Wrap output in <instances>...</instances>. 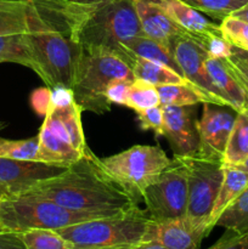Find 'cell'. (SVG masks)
Segmentation results:
<instances>
[{
	"label": "cell",
	"mask_w": 248,
	"mask_h": 249,
	"mask_svg": "<svg viewBox=\"0 0 248 249\" xmlns=\"http://www.w3.org/2000/svg\"><path fill=\"white\" fill-rule=\"evenodd\" d=\"M27 41L35 70L49 89L72 88L83 49L75 40V2L26 0Z\"/></svg>",
	"instance_id": "cell-1"
},
{
	"label": "cell",
	"mask_w": 248,
	"mask_h": 249,
	"mask_svg": "<svg viewBox=\"0 0 248 249\" xmlns=\"http://www.w3.org/2000/svg\"><path fill=\"white\" fill-rule=\"evenodd\" d=\"M28 191L72 211L101 215H113L138 206L101 169L90 151L61 174L38 182Z\"/></svg>",
	"instance_id": "cell-2"
},
{
	"label": "cell",
	"mask_w": 248,
	"mask_h": 249,
	"mask_svg": "<svg viewBox=\"0 0 248 249\" xmlns=\"http://www.w3.org/2000/svg\"><path fill=\"white\" fill-rule=\"evenodd\" d=\"M74 36L85 53H114L133 65V58L124 46L143 36L134 0L75 2Z\"/></svg>",
	"instance_id": "cell-3"
},
{
	"label": "cell",
	"mask_w": 248,
	"mask_h": 249,
	"mask_svg": "<svg viewBox=\"0 0 248 249\" xmlns=\"http://www.w3.org/2000/svg\"><path fill=\"white\" fill-rule=\"evenodd\" d=\"M151 219L138 206L56 230L74 249H134L143 241Z\"/></svg>",
	"instance_id": "cell-4"
},
{
	"label": "cell",
	"mask_w": 248,
	"mask_h": 249,
	"mask_svg": "<svg viewBox=\"0 0 248 249\" xmlns=\"http://www.w3.org/2000/svg\"><path fill=\"white\" fill-rule=\"evenodd\" d=\"M102 216L108 215L72 211L29 191L5 195L0 199V230L11 232L21 233L33 229L60 230Z\"/></svg>",
	"instance_id": "cell-5"
},
{
	"label": "cell",
	"mask_w": 248,
	"mask_h": 249,
	"mask_svg": "<svg viewBox=\"0 0 248 249\" xmlns=\"http://www.w3.org/2000/svg\"><path fill=\"white\" fill-rule=\"evenodd\" d=\"M116 80H135L131 65L125 58L109 53L83 51L71 88L75 104L82 112L106 113L112 106L106 91Z\"/></svg>",
	"instance_id": "cell-6"
},
{
	"label": "cell",
	"mask_w": 248,
	"mask_h": 249,
	"mask_svg": "<svg viewBox=\"0 0 248 249\" xmlns=\"http://www.w3.org/2000/svg\"><path fill=\"white\" fill-rule=\"evenodd\" d=\"M80 114L74 100L66 106L51 105L38 134V162L67 168L89 153Z\"/></svg>",
	"instance_id": "cell-7"
},
{
	"label": "cell",
	"mask_w": 248,
	"mask_h": 249,
	"mask_svg": "<svg viewBox=\"0 0 248 249\" xmlns=\"http://www.w3.org/2000/svg\"><path fill=\"white\" fill-rule=\"evenodd\" d=\"M96 160L101 169L136 203L172 162L159 146L148 145H135Z\"/></svg>",
	"instance_id": "cell-8"
},
{
	"label": "cell",
	"mask_w": 248,
	"mask_h": 249,
	"mask_svg": "<svg viewBox=\"0 0 248 249\" xmlns=\"http://www.w3.org/2000/svg\"><path fill=\"white\" fill-rule=\"evenodd\" d=\"M181 157L187 168L186 215L212 231L211 214L223 182V160L203 157L197 152Z\"/></svg>",
	"instance_id": "cell-9"
},
{
	"label": "cell",
	"mask_w": 248,
	"mask_h": 249,
	"mask_svg": "<svg viewBox=\"0 0 248 249\" xmlns=\"http://www.w3.org/2000/svg\"><path fill=\"white\" fill-rule=\"evenodd\" d=\"M151 220L164 221L186 215L189 190L187 168L181 156H174L170 164L142 195Z\"/></svg>",
	"instance_id": "cell-10"
},
{
	"label": "cell",
	"mask_w": 248,
	"mask_h": 249,
	"mask_svg": "<svg viewBox=\"0 0 248 249\" xmlns=\"http://www.w3.org/2000/svg\"><path fill=\"white\" fill-rule=\"evenodd\" d=\"M237 112L229 106L203 104L202 118L196 122L198 151L203 157L223 160Z\"/></svg>",
	"instance_id": "cell-11"
},
{
	"label": "cell",
	"mask_w": 248,
	"mask_h": 249,
	"mask_svg": "<svg viewBox=\"0 0 248 249\" xmlns=\"http://www.w3.org/2000/svg\"><path fill=\"white\" fill-rule=\"evenodd\" d=\"M173 56L181 70L182 75L195 87L206 92L213 100L214 105L229 106L223 94L214 85L206 68V60L209 56L208 53L197 41L189 36L177 39L173 46Z\"/></svg>",
	"instance_id": "cell-12"
},
{
	"label": "cell",
	"mask_w": 248,
	"mask_h": 249,
	"mask_svg": "<svg viewBox=\"0 0 248 249\" xmlns=\"http://www.w3.org/2000/svg\"><path fill=\"white\" fill-rule=\"evenodd\" d=\"M211 231L187 215L148 224L143 241H156L168 249H199Z\"/></svg>",
	"instance_id": "cell-13"
},
{
	"label": "cell",
	"mask_w": 248,
	"mask_h": 249,
	"mask_svg": "<svg viewBox=\"0 0 248 249\" xmlns=\"http://www.w3.org/2000/svg\"><path fill=\"white\" fill-rule=\"evenodd\" d=\"M66 168L40 162L16 160L0 157V189L5 195H16L31 190L45 179L61 174Z\"/></svg>",
	"instance_id": "cell-14"
},
{
	"label": "cell",
	"mask_w": 248,
	"mask_h": 249,
	"mask_svg": "<svg viewBox=\"0 0 248 249\" xmlns=\"http://www.w3.org/2000/svg\"><path fill=\"white\" fill-rule=\"evenodd\" d=\"M192 106H162L164 113V133L174 156L191 155L198 151V133Z\"/></svg>",
	"instance_id": "cell-15"
},
{
	"label": "cell",
	"mask_w": 248,
	"mask_h": 249,
	"mask_svg": "<svg viewBox=\"0 0 248 249\" xmlns=\"http://www.w3.org/2000/svg\"><path fill=\"white\" fill-rule=\"evenodd\" d=\"M136 14L143 36L157 41L172 51L177 39L189 36L185 29L177 26L163 10L148 0H134Z\"/></svg>",
	"instance_id": "cell-16"
},
{
	"label": "cell",
	"mask_w": 248,
	"mask_h": 249,
	"mask_svg": "<svg viewBox=\"0 0 248 249\" xmlns=\"http://www.w3.org/2000/svg\"><path fill=\"white\" fill-rule=\"evenodd\" d=\"M148 1L163 10L202 48L206 46L209 39L221 34L219 24L209 21L203 16V14L182 2L181 0H148Z\"/></svg>",
	"instance_id": "cell-17"
},
{
	"label": "cell",
	"mask_w": 248,
	"mask_h": 249,
	"mask_svg": "<svg viewBox=\"0 0 248 249\" xmlns=\"http://www.w3.org/2000/svg\"><path fill=\"white\" fill-rule=\"evenodd\" d=\"M206 68L213 80L214 85L223 94L229 106L236 112L248 107V97L236 78L231 73L224 58L208 56L206 60Z\"/></svg>",
	"instance_id": "cell-18"
},
{
	"label": "cell",
	"mask_w": 248,
	"mask_h": 249,
	"mask_svg": "<svg viewBox=\"0 0 248 249\" xmlns=\"http://www.w3.org/2000/svg\"><path fill=\"white\" fill-rule=\"evenodd\" d=\"M247 186V170L241 168L240 165H224L223 182L211 214V224L213 228H215V223L221 213L242 194Z\"/></svg>",
	"instance_id": "cell-19"
},
{
	"label": "cell",
	"mask_w": 248,
	"mask_h": 249,
	"mask_svg": "<svg viewBox=\"0 0 248 249\" xmlns=\"http://www.w3.org/2000/svg\"><path fill=\"white\" fill-rule=\"evenodd\" d=\"M131 68L135 79L143 80L155 87L168 84H192L184 75L179 74L168 66L146 58L134 57Z\"/></svg>",
	"instance_id": "cell-20"
},
{
	"label": "cell",
	"mask_w": 248,
	"mask_h": 249,
	"mask_svg": "<svg viewBox=\"0 0 248 249\" xmlns=\"http://www.w3.org/2000/svg\"><path fill=\"white\" fill-rule=\"evenodd\" d=\"M248 158V107L237 112L223 157L224 165H241Z\"/></svg>",
	"instance_id": "cell-21"
},
{
	"label": "cell",
	"mask_w": 248,
	"mask_h": 249,
	"mask_svg": "<svg viewBox=\"0 0 248 249\" xmlns=\"http://www.w3.org/2000/svg\"><path fill=\"white\" fill-rule=\"evenodd\" d=\"M124 49H125L126 53L131 56L133 61L134 57L146 58V60H150L153 61V62H158L162 63V65L168 66V67H170L172 70H174L175 72H177L179 74L182 75L181 70H180V67L177 66V61L174 60V56H173L172 51H169L167 48L160 45L157 41L147 38V36H136L133 40L129 41V43L124 46Z\"/></svg>",
	"instance_id": "cell-22"
},
{
	"label": "cell",
	"mask_w": 248,
	"mask_h": 249,
	"mask_svg": "<svg viewBox=\"0 0 248 249\" xmlns=\"http://www.w3.org/2000/svg\"><path fill=\"white\" fill-rule=\"evenodd\" d=\"M160 106H195L213 104V100L192 84H168L157 87Z\"/></svg>",
	"instance_id": "cell-23"
},
{
	"label": "cell",
	"mask_w": 248,
	"mask_h": 249,
	"mask_svg": "<svg viewBox=\"0 0 248 249\" xmlns=\"http://www.w3.org/2000/svg\"><path fill=\"white\" fill-rule=\"evenodd\" d=\"M26 0H0V36L27 33Z\"/></svg>",
	"instance_id": "cell-24"
},
{
	"label": "cell",
	"mask_w": 248,
	"mask_h": 249,
	"mask_svg": "<svg viewBox=\"0 0 248 249\" xmlns=\"http://www.w3.org/2000/svg\"><path fill=\"white\" fill-rule=\"evenodd\" d=\"M2 62L18 63L32 71L35 70L26 33L0 36V63Z\"/></svg>",
	"instance_id": "cell-25"
},
{
	"label": "cell",
	"mask_w": 248,
	"mask_h": 249,
	"mask_svg": "<svg viewBox=\"0 0 248 249\" xmlns=\"http://www.w3.org/2000/svg\"><path fill=\"white\" fill-rule=\"evenodd\" d=\"M215 226H220L226 231L237 233L248 232V186L221 213Z\"/></svg>",
	"instance_id": "cell-26"
},
{
	"label": "cell",
	"mask_w": 248,
	"mask_h": 249,
	"mask_svg": "<svg viewBox=\"0 0 248 249\" xmlns=\"http://www.w3.org/2000/svg\"><path fill=\"white\" fill-rule=\"evenodd\" d=\"M27 249H74L56 230L33 229L19 233Z\"/></svg>",
	"instance_id": "cell-27"
},
{
	"label": "cell",
	"mask_w": 248,
	"mask_h": 249,
	"mask_svg": "<svg viewBox=\"0 0 248 249\" xmlns=\"http://www.w3.org/2000/svg\"><path fill=\"white\" fill-rule=\"evenodd\" d=\"M160 106L159 94L157 87L143 80L135 79L130 84L126 107L134 109L136 113L151 107Z\"/></svg>",
	"instance_id": "cell-28"
},
{
	"label": "cell",
	"mask_w": 248,
	"mask_h": 249,
	"mask_svg": "<svg viewBox=\"0 0 248 249\" xmlns=\"http://www.w3.org/2000/svg\"><path fill=\"white\" fill-rule=\"evenodd\" d=\"M39 136L24 140H6L0 138V157L16 160L38 162Z\"/></svg>",
	"instance_id": "cell-29"
},
{
	"label": "cell",
	"mask_w": 248,
	"mask_h": 249,
	"mask_svg": "<svg viewBox=\"0 0 248 249\" xmlns=\"http://www.w3.org/2000/svg\"><path fill=\"white\" fill-rule=\"evenodd\" d=\"M201 14L223 21L248 4V0H181Z\"/></svg>",
	"instance_id": "cell-30"
},
{
	"label": "cell",
	"mask_w": 248,
	"mask_h": 249,
	"mask_svg": "<svg viewBox=\"0 0 248 249\" xmlns=\"http://www.w3.org/2000/svg\"><path fill=\"white\" fill-rule=\"evenodd\" d=\"M224 38L235 48L248 51V23L235 16H228L219 24Z\"/></svg>",
	"instance_id": "cell-31"
},
{
	"label": "cell",
	"mask_w": 248,
	"mask_h": 249,
	"mask_svg": "<svg viewBox=\"0 0 248 249\" xmlns=\"http://www.w3.org/2000/svg\"><path fill=\"white\" fill-rule=\"evenodd\" d=\"M138 121L141 129L152 130L157 136H163L164 133V113L162 106L151 107L138 113Z\"/></svg>",
	"instance_id": "cell-32"
},
{
	"label": "cell",
	"mask_w": 248,
	"mask_h": 249,
	"mask_svg": "<svg viewBox=\"0 0 248 249\" xmlns=\"http://www.w3.org/2000/svg\"><path fill=\"white\" fill-rule=\"evenodd\" d=\"M224 60H225L231 73H232L233 77L236 78V80H237L238 84L241 85V88H242L243 91L246 92L248 97V63L241 60L237 55H235L232 53V49H231V55L228 58H224Z\"/></svg>",
	"instance_id": "cell-33"
},
{
	"label": "cell",
	"mask_w": 248,
	"mask_h": 249,
	"mask_svg": "<svg viewBox=\"0 0 248 249\" xmlns=\"http://www.w3.org/2000/svg\"><path fill=\"white\" fill-rule=\"evenodd\" d=\"M207 249H248V232L237 233L226 231L218 242Z\"/></svg>",
	"instance_id": "cell-34"
},
{
	"label": "cell",
	"mask_w": 248,
	"mask_h": 249,
	"mask_svg": "<svg viewBox=\"0 0 248 249\" xmlns=\"http://www.w3.org/2000/svg\"><path fill=\"white\" fill-rule=\"evenodd\" d=\"M131 83L133 82H129V80H116V82L112 83L106 91L108 101L112 105H121V106L126 107Z\"/></svg>",
	"instance_id": "cell-35"
},
{
	"label": "cell",
	"mask_w": 248,
	"mask_h": 249,
	"mask_svg": "<svg viewBox=\"0 0 248 249\" xmlns=\"http://www.w3.org/2000/svg\"><path fill=\"white\" fill-rule=\"evenodd\" d=\"M32 104L38 113L46 114L51 107V89L46 88V89L36 90L32 96Z\"/></svg>",
	"instance_id": "cell-36"
},
{
	"label": "cell",
	"mask_w": 248,
	"mask_h": 249,
	"mask_svg": "<svg viewBox=\"0 0 248 249\" xmlns=\"http://www.w3.org/2000/svg\"><path fill=\"white\" fill-rule=\"evenodd\" d=\"M0 249H27L21 235L11 231L0 230Z\"/></svg>",
	"instance_id": "cell-37"
},
{
	"label": "cell",
	"mask_w": 248,
	"mask_h": 249,
	"mask_svg": "<svg viewBox=\"0 0 248 249\" xmlns=\"http://www.w3.org/2000/svg\"><path fill=\"white\" fill-rule=\"evenodd\" d=\"M134 249H168L160 243L156 242V241H142L140 245L136 246Z\"/></svg>",
	"instance_id": "cell-38"
},
{
	"label": "cell",
	"mask_w": 248,
	"mask_h": 249,
	"mask_svg": "<svg viewBox=\"0 0 248 249\" xmlns=\"http://www.w3.org/2000/svg\"><path fill=\"white\" fill-rule=\"evenodd\" d=\"M231 16L237 17V18L242 19V21L247 22V23H248V4L246 5V6H243L242 9L238 10V11L233 12V14L231 15Z\"/></svg>",
	"instance_id": "cell-39"
},
{
	"label": "cell",
	"mask_w": 248,
	"mask_h": 249,
	"mask_svg": "<svg viewBox=\"0 0 248 249\" xmlns=\"http://www.w3.org/2000/svg\"><path fill=\"white\" fill-rule=\"evenodd\" d=\"M232 53H235V55H237L241 60H243L245 62L248 63V51L241 50V49H237L235 48V46H232Z\"/></svg>",
	"instance_id": "cell-40"
},
{
	"label": "cell",
	"mask_w": 248,
	"mask_h": 249,
	"mask_svg": "<svg viewBox=\"0 0 248 249\" xmlns=\"http://www.w3.org/2000/svg\"><path fill=\"white\" fill-rule=\"evenodd\" d=\"M72 1L78 2V4H94V2H100L104 0H72Z\"/></svg>",
	"instance_id": "cell-41"
},
{
	"label": "cell",
	"mask_w": 248,
	"mask_h": 249,
	"mask_svg": "<svg viewBox=\"0 0 248 249\" xmlns=\"http://www.w3.org/2000/svg\"><path fill=\"white\" fill-rule=\"evenodd\" d=\"M240 167H241V168H243V169H245V170H247V172H248V158H247V160H245V162L242 163V164L240 165Z\"/></svg>",
	"instance_id": "cell-42"
},
{
	"label": "cell",
	"mask_w": 248,
	"mask_h": 249,
	"mask_svg": "<svg viewBox=\"0 0 248 249\" xmlns=\"http://www.w3.org/2000/svg\"><path fill=\"white\" fill-rule=\"evenodd\" d=\"M5 196V192L4 191H2V190L1 189H0V199H1L2 198V197H4Z\"/></svg>",
	"instance_id": "cell-43"
},
{
	"label": "cell",
	"mask_w": 248,
	"mask_h": 249,
	"mask_svg": "<svg viewBox=\"0 0 248 249\" xmlns=\"http://www.w3.org/2000/svg\"><path fill=\"white\" fill-rule=\"evenodd\" d=\"M2 128H4V123H0V130H1Z\"/></svg>",
	"instance_id": "cell-44"
}]
</instances>
